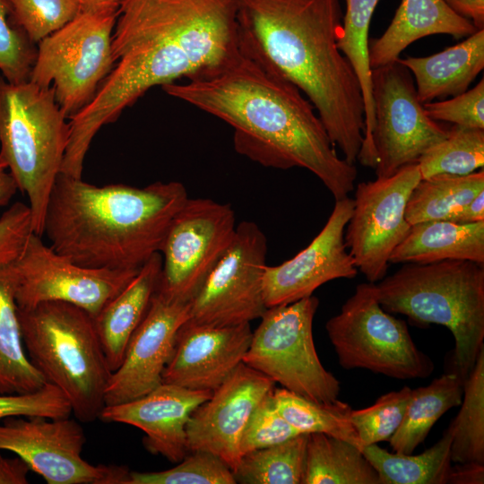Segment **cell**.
Instances as JSON below:
<instances>
[{"label":"cell","instance_id":"cell-18","mask_svg":"<svg viewBox=\"0 0 484 484\" xmlns=\"http://www.w3.org/2000/svg\"><path fill=\"white\" fill-rule=\"evenodd\" d=\"M275 382L243 362L191 414L186 425L189 451L220 458L232 471L240 457V440L258 402Z\"/></svg>","mask_w":484,"mask_h":484},{"label":"cell","instance_id":"cell-41","mask_svg":"<svg viewBox=\"0 0 484 484\" xmlns=\"http://www.w3.org/2000/svg\"><path fill=\"white\" fill-rule=\"evenodd\" d=\"M71 405L55 385L46 383L40 389L23 394L0 393V419L8 417H70Z\"/></svg>","mask_w":484,"mask_h":484},{"label":"cell","instance_id":"cell-47","mask_svg":"<svg viewBox=\"0 0 484 484\" xmlns=\"http://www.w3.org/2000/svg\"><path fill=\"white\" fill-rule=\"evenodd\" d=\"M449 221L458 224L484 221V191L476 195Z\"/></svg>","mask_w":484,"mask_h":484},{"label":"cell","instance_id":"cell-10","mask_svg":"<svg viewBox=\"0 0 484 484\" xmlns=\"http://www.w3.org/2000/svg\"><path fill=\"white\" fill-rule=\"evenodd\" d=\"M315 296L268 307L253 332L243 363L282 388L316 402L338 399L339 380L321 363L313 337Z\"/></svg>","mask_w":484,"mask_h":484},{"label":"cell","instance_id":"cell-37","mask_svg":"<svg viewBox=\"0 0 484 484\" xmlns=\"http://www.w3.org/2000/svg\"><path fill=\"white\" fill-rule=\"evenodd\" d=\"M411 393L409 386H403L399 391L381 395L369 407L351 411V422L362 450L367 445L390 440L402 421Z\"/></svg>","mask_w":484,"mask_h":484},{"label":"cell","instance_id":"cell-39","mask_svg":"<svg viewBox=\"0 0 484 484\" xmlns=\"http://www.w3.org/2000/svg\"><path fill=\"white\" fill-rule=\"evenodd\" d=\"M13 16L35 44L75 18L79 0H8Z\"/></svg>","mask_w":484,"mask_h":484},{"label":"cell","instance_id":"cell-34","mask_svg":"<svg viewBox=\"0 0 484 484\" xmlns=\"http://www.w3.org/2000/svg\"><path fill=\"white\" fill-rule=\"evenodd\" d=\"M461 409L451 421L452 462L484 463V347L463 383Z\"/></svg>","mask_w":484,"mask_h":484},{"label":"cell","instance_id":"cell-17","mask_svg":"<svg viewBox=\"0 0 484 484\" xmlns=\"http://www.w3.org/2000/svg\"><path fill=\"white\" fill-rule=\"evenodd\" d=\"M354 208V199L345 196L335 204L325 225L303 250L263 275V292L268 307L287 305L310 297L323 284L336 279H354L358 274L344 231Z\"/></svg>","mask_w":484,"mask_h":484},{"label":"cell","instance_id":"cell-44","mask_svg":"<svg viewBox=\"0 0 484 484\" xmlns=\"http://www.w3.org/2000/svg\"><path fill=\"white\" fill-rule=\"evenodd\" d=\"M451 465L446 484H483L484 463L478 462H454Z\"/></svg>","mask_w":484,"mask_h":484},{"label":"cell","instance_id":"cell-46","mask_svg":"<svg viewBox=\"0 0 484 484\" xmlns=\"http://www.w3.org/2000/svg\"><path fill=\"white\" fill-rule=\"evenodd\" d=\"M458 15L471 21L478 30L484 29V0H444Z\"/></svg>","mask_w":484,"mask_h":484},{"label":"cell","instance_id":"cell-24","mask_svg":"<svg viewBox=\"0 0 484 484\" xmlns=\"http://www.w3.org/2000/svg\"><path fill=\"white\" fill-rule=\"evenodd\" d=\"M162 267L160 253H155L133 280L94 317L96 329L112 372L125 356L128 341L143 319L157 290Z\"/></svg>","mask_w":484,"mask_h":484},{"label":"cell","instance_id":"cell-11","mask_svg":"<svg viewBox=\"0 0 484 484\" xmlns=\"http://www.w3.org/2000/svg\"><path fill=\"white\" fill-rule=\"evenodd\" d=\"M236 229L230 204L188 197L160 246L162 267L156 292L170 301L190 303L229 246Z\"/></svg>","mask_w":484,"mask_h":484},{"label":"cell","instance_id":"cell-32","mask_svg":"<svg viewBox=\"0 0 484 484\" xmlns=\"http://www.w3.org/2000/svg\"><path fill=\"white\" fill-rule=\"evenodd\" d=\"M308 433L246 453L233 471L236 483L303 484Z\"/></svg>","mask_w":484,"mask_h":484},{"label":"cell","instance_id":"cell-15","mask_svg":"<svg viewBox=\"0 0 484 484\" xmlns=\"http://www.w3.org/2000/svg\"><path fill=\"white\" fill-rule=\"evenodd\" d=\"M15 301L30 308L47 301L77 306L95 317L137 274L138 270H110L79 265L31 233L20 257L13 263Z\"/></svg>","mask_w":484,"mask_h":484},{"label":"cell","instance_id":"cell-4","mask_svg":"<svg viewBox=\"0 0 484 484\" xmlns=\"http://www.w3.org/2000/svg\"><path fill=\"white\" fill-rule=\"evenodd\" d=\"M177 181L144 187L97 186L59 173L47 205L43 235L50 246L89 268L138 270L160 253L168 228L187 200Z\"/></svg>","mask_w":484,"mask_h":484},{"label":"cell","instance_id":"cell-13","mask_svg":"<svg viewBox=\"0 0 484 484\" xmlns=\"http://www.w3.org/2000/svg\"><path fill=\"white\" fill-rule=\"evenodd\" d=\"M267 240L249 220L237 225L235 237L190 302L194 323L212 326L247 324L267 309L263 292Z\"/></svg>","mask_w":484,"mask_h":484},{"label":"cell","instance_id":"cell-40","mask_svg":"<svg viewBox=\"0 0 484 484\" xmlns=\"http://www.w3.org/2000/svg\"><path fill=\"white\" fill-rule=\"evenodd\" d=\"M273 390L258 402L246 422L240 440L241 455L281 444L301 434L279 411Z\"/></svg>","mask_w":484,"mask_h":484},{"label":"cell","instance_id":"cell-12","mask_svg":"<svg viewBox=\"0 0 484 484\" xmlns=\"http://www.w3.org/2000/svg\"><path fill=\"white\" fill-rule=\"evenodd\" d=\"M375 125L372 142L376 177H388L416 163L445 139L448 128L428 117L410 70L398 60L372 69Z\"/></svg>","mask_w":484,"mask_h":484},{"label":"cell","instance_id":"cell-6","mask_svg":"<svg viewBox=\"0 0 484 484\" xmlns=\"http://www.w3.org/2000/svg\"><path fill=\"white\" fill-rule=\"evenodd\" d=\"M27 356L47 383L67 398L81 422L99 418L111 376L94 317L62 301L18 307Z\"/></svg>","mask_w":484,"mask_h":484},{"label":"cell","instance_id":"cell-28","mask_svg":"<svg viewBox=\"0 0 484 484\" xmlns=\"http://www.w3.org/2000/svg\"><path fill=\"white\" fill-rule=\"evenodd\" d=\"M463 383L457 373L450 372L426 386L411 389L402 421L389 440L393 452L412 454L435 423L450 409L460 406Z\"/></svg>","mask_w":484,"mask_h":484},{"label":"cell","instance_id":"cell-3","mask_svg":"<svg viewBox=\"0 0 484 484\" xmlns=\"http://www.w3.org/2000/svg\"><path fill=\"white\" fill-rule=\"evenodd\" d=\"M116 65L96 94L118 117L148 90L215 69L239 51L237 0H125L112 36Z\"/></svg>","mask_w":484,"mask_h":484},{"label":"cell","instance_id":"cell-5","mask_svg":"<svg viewBox=\"0 0 484 484\" xmlns=\"http://www.w3.org/2000/svg\"><path fill=\"white\" fill-rule=\"evenodd\" d=\"M388 313L421 327L439 324L454 338L453 372L463 381L484 347V264L467 260L406 263L375 284Z\"/></svg>","mask_w":484,"mask_h":484},{"label":"cell","instance_id":"cell-20","mask_svg":"<svg viewBox=\"0 0 484 484\" xmlns=\"http://www.w3.org/2000/svg\"><path fill=\"white\" fill-rule=\"evenodd\" d=\"M252 333L250 323L212 326L186 320L177 333L163 383L213 391L243 362Z\"/></svg>","mask_w":484,"mask_h":484},{"label":"cell","instance_id":"cell-35","mask_svg":"<svg viewBox=\"0 0 484 484\" xmlns=\"http://www.w3.org/2000/svg\"><path fill=\"white\" fill-rule=\"evenodd\" d=\"M421 178L435 175H468L484 166V129L453 125L445 139L417 160Z\"/></svg>","mask_w":484,"mask_h":484},{"label":"cell","instance_id":"cell-7","mask_svg":"<svg viewBox=\"0 0 484 484\" xmlns=\"http://www.w3.org/2000/svg\"><path fill=\"white\" fill-rule=\"evenodd\" d=\"M67 119L51 86L31 81L12 83L0 74V160L27 195L33 232L41 237L69 142Z\"/></svg>","mask_w":484,"mask_h":484},{"label":"cell","instance_id":"cell-33","mask_svg":"<svg viewBox=\"0 0 484 484\" xmlns=\"http://www.w3.org/2000/svg\"><path fill=\"white\" fill-rule=\"evenodd\" d=\"M276 406L283 418L301 433H323L351 443L362 450L352 425L351 407L338 399L316 402L290 392L274 388Z\"/></svg>","mask_w":484,"mask_h":484},{"label":"cell","instance_id":"cell-27","mask_svg":"<svg viewBox=\"0 0 484 484\" xmlns=\"http://www.w3.org/2000/svg\"><path fill=\"white\" fill-rule=\"evenodd\" d=\"M380 0H345L346 12L337 39L339 50L352 66L361 87L365 109L363 143L357 158L362 166L375 169L376 155L372 142L375 125L368 31L375 9Z\"/></svg>","mask_w":484,"mask_h":484},{"label":"cell","instance_id":"cell-36","mask_svg":"<svg viewBox=\"0 0 484 484\" xmlns=\"http://www.w3.org/2000/svg\"><path fill=\"white\" fill-rule=\"evenodd\" d=\"M232 470L218 456L192 451L177 464L161 471H130L126 484H235Z\"/></svg>","mask_w":484,"mask_h":484},{"label":"cell","instance_id":"cell-38","mask_svg":"<svg viewBox=\"0 0 484 484\" xmlns=\"http://www.w3.org/2000/svg\"><path fill=\"white\" fill-rule=\"evenodd\" d=\"M38 47L13 16L8 0H0V71L6 81H30Z\"/></svg>","mask_w":484,"mask_h":484},{"label":"cell","instance_id":"cell-9","mask_svg":"<svg viewBox=\"0 0 484 484\" xmlns=\"http://www.w3.org/2000/svg\"><path fill=\"white\" fill-rule=\"evenodd\" d=\"M117 14L81 12L38 43L30 81L51 86L68 119L93 99L116 65L112 36Z\"/></svg>","mask_w":484,"mask_h":484},{"label":"cell","instance_id":"cell-14","mask_svg":"<svg viewBox=\"0 0 484 484\" xmlns=\"http://www.w3.org/2000/svg\"><path fill=\"white\" fill-rule=\"evenodd\" d=\"M0 424V450L21 457L48 484H126L125 466L93 465L82 452V427L70 417H8Z\"/></svg>","mask_w":484,"mask_h":484},{"label":"cell","instance_id":"cell-49","mask_svg":"<svg viewBox=\"0 0 484 484\" xmlns=\"http://www.w3.org/2000/svg\"><path fill=\"white\" fill-rule=\"evenodd\" d=\"M125 0H79L82 12L118 11Z\"/></svg>","mask_w":484,"mask_h":484},{"label":"cell","instance_id":"cell-16","mask_svg":"<svg viewBox=\"0 0 484 484\" xmlns=\"http://www.w3.org/2000/svg\"><path fill=\"white\" fill-rule=\"evenodd\" d=\"M420 179L416 162L357 186L344 241L359 272L371 283L386 276L391 254L410 230L406 204Z\"/></svg>","mask_w":484,"mask_h":484},{"label":"cell","instance_id":"cell-23","mask_svg":"<svg viewBox=\"0 0 484 484\" xmlns=\"http://www.w3.org/2000/svg\"><path fill=\"white\" fill-rule=\"evenodd\" d=\"M398 61L414 75L422 104L456 96L466 91L484 68V29L441 52Z\"/></svg>","mask_w":484,"mask_h":484},{"label":"cell","instance_id":"cell-2","mask_svg":"<svg viewBox=\"0 0 484 484\" xmlns=\"http://www.w3.org/2000/svg\"><path fill=\"white\" fill-rule=\"evenodd\" d=\"M240 51L295 85L343 159L355 164L365 132L359 82L337 39L339 0H237Z\"/></svg>","mask_w":484,"mask_h":484},{"label":"cell","instance_id":"cell-30","mask_svg":"<svg viewBox=\"0 0 484 484\" xmlns=\"http://www.w3.org/2000/svg\"><path fill=\"white\" fill-rule=\"evenodd\" d=\"M483 191V169L468 175L439 174L421 178L410 194L405 218L410 225L428 220H451Z\"/></svg>","mask_w":484,"mask_h":484},{"label":"cell","instance_id":"cell-1","mask_svg":"<svg viewBox=\"0 0 484 484\" xmlns=\"http://www.w3.org/2000/svg\"><path fill=\"white\" fill-rule=\"evenodd\" d=\"M161 87L229 124L236 151L251 160L280 169H306L335 200L354 189L357 168L338 156L312 103L295 85L241 51L186 83Z\"/></svg>","mask_w":484,"mask_h":484},{"label":"cell","instance_id":"cell-48","mask_svg":"<svg viewBox=\"0 0 484 484\" xmlns=\"http://www.w3.org/2000/svg\"><path fill=\"white\" fill-rule=\"evenodd\" d=\"M17 190L13 177L0 160V207L8 204Z\"/></svg>","mask_w":484,"mask_h":484},{"label":"cell","instance_id":"cell-21","mask_svg":"<svg viewBox=\"0 0 484 484\" xmlns=\"http://www.w3.org/2000/svg\"><path fill=\"white\" fill-rule=\"evenodd\" d=\"M212 393L162 383L140 398L104 406L99 419L143 430V443L149 452L177 463L190 453L186 436L190 416Z\"/></svg>","mask_w":484,"mask_h":484},{"label":"cell","instance_id":"cell-8","mask_svg":"<svg viewBox=\"0 0 484 484\" xmlns=\"http://www.w3.org/2000/svg\"><path fill=\"white\" fill-rule=\"evenodd\" d=\"M325 329L345 369L364 368L400 380L425 378L434 370L431 359L412 341L407 324L381 307L375 283L357 285Z\"/></svg>","mask_w":484,"mask_h":484},{"label":"cell","instance_id":"cell-25","mask_svg":"<svg viewBox=\"0 0 484 484\" xmlns=\"http://www.w3.org/2000/svg\"><path fill=\"white\" fill-rule=\"evenodd\" d=\"M467 260L484 264V221L458 224L428 220L411 225L390 255V264Z\"/></svg>","mask_w":484,"mask_h":484},{"label":"cell","instance_id":"cell-43","mask_svg":"<svg viewBox=\"0 0 484 484\" xmlns=\"http://www.w3.org/2000/svg\"><path fill=\"white\" fill-rule=\"evenodd\" d=\"M33 233L29 205L17 202L0 217V264L15 262Z\"/></svg>","mask_w":484,"mask_h":484},{"label":"cell","instance_id":"cell-19","mask_svg":"<svg viewBox=\"0 0 484 484\" xmlns=\"http://www.w3.org/2000/svg\"><path fill=\"white\" fill-rule=\"evenodd\" d=\"M189 317L190 303L170 301L155 291L128 341L122 363L111 373L105 406L135 400L163 383L177 333Z\"/></svg>","mask_w":484,"mask_h":484},{"label":"cell","instance_id":"cell-31","mask_svg":"<svg viewBox=\"0 0 484 484\" xmlns=\"http://www.w3.org/2000/svg\"><path fill=\"white\" fill-rule=\"evenodd\" d=\"M452 439L448 427L436 444L417 455L390 453L377 444L362 452L377 472L380 484H446Z\"/></svg>","mask_w":484,"mask_h":484},{"label":"cell","instance_id":"cell-42","mask_svg":"<svg viewBox=\"0 0 484 484\" xmlns=\"http://www.w3.org/2000/svg\"><path fill=\"white\" fill-rule=\"evenodd\" d=\"M428 117L454 125L484 129V80L471 90L454 96L450 99L423 104Z\"/></svg>","mask_w":484,"mask_h":484},{"label":"cell","instance_id":"cell-45","mask_svg":"<svg viewBox=\"0 0 484 484\" xmlns=\"http://www.w3.org/2000/svg\"><path fill=\"white\" fill-rule=\"evenodd\" d=\"M30 471L29 465L18 455L7 458L0 454V484H27Z\"/></svg>","mask_w":484,"mask_h":484},{"label":"cell","instance_id":"cell-29","mask_svg":"<svg viewBox=\"0 0 484 484\" xmlns=\"http://www.w3.org/2000/svg\"><path fill=\"white\" fill-rule=\"evenodd\" d=\"M303 484H380L361 449L323 433H309Z\"/></svg>","mask_w":484,"mask_h":484},{"label":"cell","instance_id":"cell-22","mask_svg":"<svg viewBox=\"0 0 484 484\" xmlns=\"http://www.w3.org/2000/svg\"><path fill=\"white\" fill-rule=\"evenodd\" d=\"M478 29L444 0H402L383 35L368 42L371 69L394 62L412 42L434 34L466 38Z\"/></svg>","mask_w":484,"mask_h":484},{"label":"cell","instance_id":"cell-26","mask_svg":"<svg viewBox=\"0 0 484 484\" xmlns=\"http://www.w3.org/2000/svg\"><path fill=\"white\" fill-rule=\"evenodd\" d=\"M16 275L13 263L0 264V393L23 394L47 382L25 353L18 307Z\"/></svg>","mask_w":484,"mask_h":484}]
</instances>
